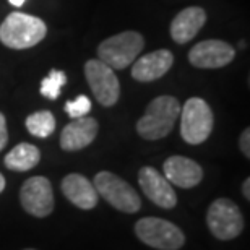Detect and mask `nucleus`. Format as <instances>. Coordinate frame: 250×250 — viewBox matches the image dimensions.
<instances>
[{
    "label": "nucleus",
    "instance_id": "1",
    "mask_svg": "<svg viewBox=\"0 0 250 250\" xmlns=\"http://www.w3.org/2000/svg\"><path fill=\"white\" fill-rule=\"evenodd\" d=\"M179 114L181 104L174 96H158L148 104L146 112L137 122V132L145 140H161L172 132Z\"/></svg>",
    "mask_w": 250,
    "mask_h": 250
},
{
    "label": "nucleus",
    "instance_id": "2",
    "mask_svg": "<svg viewBox=\"0 0 250 250\" xmlns=\"http://www.w3.org/2000/svg\"><path fill=\"white\" fill-rule=\"evenodd\" d=\"M47 28L41 18L21 12L10 13L0 24V41L10 49H29L46 38Z\"/></svg>",
    "mask_w": 250,
    "mask_h": 250
},
{
    "label": "nucleus",
    "instance_id": "3",
    "mask_svg": "<svg viewBox=\"0 0 250 250\" xmlns=\"http://www.w3.org/2000/svg\"><path fill=\"white\" fill-rule=\"evenodd\" d=\"M145 47V39L137 31H124L107 38L98 47L99 61L112 70H122L137 61Z\"/></svg>",
    "mask_w": 250,
    "mask_h": 250
},
{
    "label": "nucleus",
    "instance_id": "4",
    "mask_svg": "<svg viewBox=\"0 0 250 250\" xmlns=\"http://www.w3.org/2000/svg\"><path fill=\"white\" fill-rule=\"evenodd\" d=\"M93 186L99 197H103L109 205L124 213H137L142 208V200L128 182H125L116 174L101 171L94 176Z\"/></svg>",
    "mask_w": 250,
    "mask_h": 250
},
{
    "label": "nucleus",
    "instance_id": "5",
    "mask_svg": "<svg viewBox=\"0 0 250 250\" xmlns=\"http://www.w3.org/2000/svg\"><path fill=\"white\" fill-rule=\"evenodd\" d=\"M181 135L188 145H200L213 132L214 116L208 103L200 98H190L181 107Z\"/></svg>",
    "mask_w": 250,
    "mask_h": 250
},
{
    "label": "nucleus",
    "instance_id": "6",
    "mask_svg": "<svg viewBox=\"0 0 250 250\" xmlns=\"http://www.w3.org/2000/svg\"><path fill=\"white\" fill-rule=\"evenodd\" d=\"M135 234L143 244L158 250H179L186 244L182 229L161 218H142L135 224Z\"/></svg>",
    "mask_w": 250,
    "mask_h": 250
},
{
    "label": "nucleus",
    "instance_id": "7",
    "mask_svg": "<svg viewBox=\"0 0 250 250\" xmlns=\"http://www.w3.org/2000/svg\"><path fill=\"white\" fill-rule=\"evenodd\" d=\"M207 223L211 234L219 241H231L244 231L241 208L229 198H218L209 205Z\"/></svg>",
    "mask_w": 250,
    "mask_h": 250
},
{
    "label": "nucleus",
    "instance_id": "8",
    "mask_svg": "<svg viewBox=\"0 0 250 250\" xmlns=\"http://www.w3.org/2000/svg\"><path fill=\"white\" fill-rule=\"evenodd\" d=\"M84 77L96 98V101L104 107H111L121 96V83L114 70L101 62L99 59H91L84 63Z\"/></svg>",
    "mask_w": 250,
    "mask_h": 250
},
{
    "label": "nucleus",
    "instance_id": "9",
    "mask_svg": "<svg viewBox=\"0 0 250 250\" xmlns=\"http://www.w3.org/2000/svg\"><path fill=\"white\" fill-rule=\"evenodd\" d=\"M20 203L31 216H49L54 209V193L49 179L42 176L29 177L20 190Z\"/></svg>",
    "mask_w": 250,
    "mask_h": 250
},
{
    "label": "nucleus",
    "instance_id": "10",
    "mask_svg": "<svg viewBox=\"0 0 250 250\" xmlns=\"http://www.w3.org/2000/svg\"><path fill=\"white\" fill-rule=\"evenodd\" d=\"M236 51L219 39L202 41L190 49L188 62L197 68H221L232 62Z\"/></svg>",
    "mask_w": 250,
    "mask_h": 250
},
{
    "label": "nucleus",
    "instance_id": "11",
    "mask_svg": "<svg viewBox=\"0 0 250 250\" xmlns=\"http://www.w3.org/2000/svg\"><path fill=\"white\" fill-rule=\"evenodd\" d=\"M138 182L143 193L154 205L164 209H171L177 205V195L174 192L172 184L151 166H145L138 172Z\"/></svg>",
    "mask_w": 250,
    "mask_h": 250
},
{
    "label": "nucleus",
    "instance_id": "12",
    "mask_svg": "<svg viewBox=\"0 0 250 250\" xmlns=\"http://www.w3.org/2000/svg\"><path fill=\"white\" fill-rule=\"evenodd\" d=\"M164 177L169 184L181 187L192 188L197 187L203 179V169L198 163L186 156H171L164 161Z\"/></svg>",
    "mask_w": 250,
    "mask_h": 250
},
{
    "label": "nucleus",
    "instance_id": "13",
    "mask_svg": "<svg viewBox=\"0 0 250 250\" xmlns=\"http://www.w3.org/2000/svg\"><path fill=\"white\" fill-rule=\"evenodd\" d=\"M99 130L98 121L93 117H78L65 125L61 135V146L65 151H80L94 142Z\"/></svg>",
    "mask_w": 250,
    "mask_h": 250
},
{
    "label": "nucleus",
    "instance_id": "14",
    "mask_svg": "<svg viewBox=\"0 0 250 250\" xmlns=\"http://www.w3.org/2000/svg\"><path fill=\"white\" fill-rule=\"evenodd\" d=\"M174 63V56L167 49H159L149 54H145L132 65V77L137 82H154L169 72Z\"/></svg>",
    "mask_w": 250,
    "mask_h": 250
},
{
    "label": "nucleus",
    "instance_id": "15",
    "mask_svg": "<svg viewBox=\"0 0 250 250\" xmlns=\"http://www.w3.org/2000/svg\"><path fill=\"white\" fill-rule=\"evenodd\" d=\"M62 193L70 203L80 209H93L98 205L99 195L94 188L93 182H89L82 174H68L61 184Z\"/></svg>",
    "mask_w": 250,
    "mask_h": 250
},
{
    "label": "nucleus",
    "instance_id": "16",
    "mask_svg": "<svg viewBox=\"0 0 250 250\" xmlns=\"http://www.w3.org/2000/svg\"><path fill=\"white\" fill-rule=\"evenodd\" d=\"M207 23V12L202 7H188L176 15L171 23V36L177 44H187Z\"/></svg>",
    "mask_w": 250,
    "mask_h": 250
},
{
    "label": "nucleus",
    "instance_id": "17",
    "mask_svg": "<svg viewBox=\"0 0 250 250\" xmlns=\"http://www.w3.org/2000/svg\"><path fill=\"white\" fill-rule=\"evenodd\" d=\"M39 159H41V151L34 145L20 143L5 156V166L10 171L26 172L29 169L38 166Z\"/></svg>",
    "mask_w": 250,
    "mask_h": 250
},
{
    "label": "nucleus",
    "instance_id": "18",
    "mask_svg": "<svg viewBox=\"0 0 250 250\" xmlns=\"http://www.w3.org/2000/svg\"><path fill=\"white\" fill-rule=\"evenodd\" d=\"M28 132L38 138L51 137L56 130V117L51 111H38L26 119Z\"/></svg>",
    "mask_w": 250,
    "mask_h": 250
},
{
    "label": "nucleus",
    "instance_id": "19",
    "mask_svg": "<svg viewBox=\"0 0 250 250\" xmlns=\"http://www.w3.org/2000/svg\"><path fill=\"white\" fill-rule=\"evenodd\" d=\"M67 82V77L62 70H51V73L41 82V94L47 99H57L61 96L62 86Z\"/></svg>",
    "mask_w": 250,
    "mask_h": 250
},
{
    "label": "nucleus",
    "instance_id": "20",
    "mask_svg": "<svg viewBox=\"0 0 250 250\" xmlns=\"http://www.w3.org/2000/svg\"><path fill=\"white\" fill-rule=\"evenodd\" d=\"M89 111H91V101H89L84 94L78 96L75 101H67V104H65V112H67L72 119L86 116Z\"/></svg>",
    "mask_w": 250,
    "mask_h": 250
},
{
    "label": "nucleus",
    "instance_id": "21",
    "mask_svg": "<svg viewBox=\"0 0 250 250\" xmlns=\"http://www.w3.org/2000/svg\"><path fill=\"white\" fill-rule=\"evenodd\" d=\"M239 148H241L242 154L246 158H250V130L246 128L239 138Z\"/></svg>",
    "mask_w": 250,
    "mask_h": 250
},
{
    "label": "nucleus",
    "instance_id": "22",
    "mask_svg": "<svg viewBox=\"0 0 250 250\" xmlns=\"http://www.w3.org/2000/svg\"><path fill=\"white\" fill-rule=\"evenodd\" d=\"M8 143V130H7V121H5V116L0 112V151L7 146Z\"/></svg>",
    "mask_w": 250,
    "mask_h": 250
},
{
    "label": "nucleus",
    "instance_id": "23",
    "mask_svg": "<svg viewBox=\"0 0 250 250\" xmlns=\"http://www.w3.org/2000/svg\"><path fill=\"white\" fill-rule=\"evenodd\" d=\"M242 193H244V197H246V200H250V179H246V181H244Z\"/></svg>",
    "mask_w": 250,
    "mask_h": 250
},
{
    "label": "nucleus",
    "instance_id": "24",
    "mask_svg": "<svg viewBox=\"0 0 250 250\" xmlns=\"http://www.w3.org/2000/svg\"><path fill=\"white\" fill-rule=\"evenodd\" d=\"M10 3L13 5V7H23V3L26 2V0H8Z\"/></svg>",
    "mask_w": 250,
    "mask_h": 250
},
{
    "label": "nucleus",
    "instance_id": "25",
    "mask_svg": "<svg viewBox=\"0 0 250 250\" xmlns=\"http://www.w3.org/2000/svg\"><path fill=\"white\" fill-rule=\"evenodd\" d=\"M5 184H7V182H5V177L2 176V174H0V193H2L3 190H5Z\"/></svg>",
    "mask_w": 250,
    "mask_h": 250
},
{
    "label": "nucleus",
    "instance_id": "26",
    "mask_svg": "<svg viewBox=\"0 0 250 250\" xmlns=\"http://www.w3.org/2000/svg\"><path fill=\"white\" fill-rule=\"evenodd\" d=\"M24 250H34V249H24Z\"/></svg>",
    "mask_w": 250,
    "mask_h": 250
}]
</instances>
